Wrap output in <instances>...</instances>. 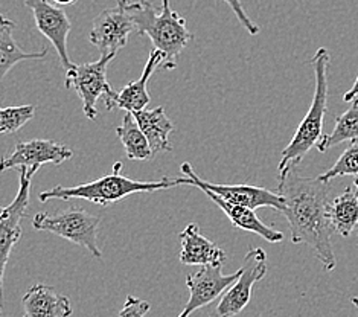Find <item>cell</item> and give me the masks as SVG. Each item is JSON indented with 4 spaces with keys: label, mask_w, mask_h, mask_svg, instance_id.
<instances>
[{
    "label": "cell",
    "mask_w": 358,
    "mask_h": 317,
    "mask_svg": "<svg viewBox=\"0 0 358 317\" xmlns=\"http://www.w3.org/2000/svg\"><path fill=\"white\" fill-rule=\"evenodd\" d=\"M331 227L340 237H349L358 227V190L348 186L343 194L331 200L328 208Z\"/></svg>",
    "instance_id": "obj_19"
},
{
    "label": "cell",
    "mask_w": 358,
    "mask_h": 317,
    "mask_svg": "<svg viewBox=\"0 0 358 317\" xmlns=\"http://www.w3.org/2000/svg\"><path fill=\"white\" fill-rule=\"evenodd\" d=\"M180 171L183 173L185 178L183 185H189L199 188L201 191H209L217 194L220 199H223L229 203L240 204L250 209H261V208H270L282 213L285 208V199L278 192H273L266 188L252 186V185H221V183H212L206 180L200 178L195 174L194 168L187 162H183L180 165Z\"/></svg>",
    "instance_id": "obj_6"
},
{
    "label": "cell",
    "mask_w": 358,
    "mask_h": 317,
    "mask_svg": "<svg viewBox=\"0 0 358 317\" xmlns=\"http://www.w3.org/2000/svg\"><path fill=\"white\" fill-rule=\"evenodd\" d=\"M73 151L64 143L50 139L20 141L15 143L14 150L2 159V171L11 168H28L38 171L41 165L54 164L62 165L71 160Z\"/></svg>",
    "instance_id": "obj_13"
},
{
    "label": "cell",
    "mask_w": 358,
    "mask_h": 317,
    "mask_svg": "<svg viewBox=\"0 0 358 317\" xmlns=\"http://www.w3.org/2000/svg\"><path fill=\"white\" fill-rule=\"evenodd\" d=\"M351 302L358 308V297H352V299H351Z\"/></svg>",
    "instance_id": "obj_30"
},
{
    "label": "cell",
    "mask_w": 358,
    "mask_h": 317,
    "mask_svg": "<svg viewBox=\"0 0 358 317\" xmlns=\"http://www.w3.org/2000/svg\"><path fill=\"white\" fill-rule=\"evenodd\" d=\"M358 139V98L345 113L336 118V127L329 134H323L317 143V150L325 153L342 142H357Z\"/></svg>",
    "instance_id": "obj_22"
},
{
    "label": "cell",
    "mask_w": 358,
    "mask_h": 317,
    "mask_svg": "<svg viewBox=\"0 0 358 317\" xmlns=\"http://www.w3.org/2000/svg\"><path fill=\"white\" fill-rule=\"evenodd\" d=\"M24 5L32 11L36 28L54 45L66 72L71 71L75 64L67 52V37L72 31V22L63 8H58L50 0H24Z\"/></svg>",
    "instance_id": "obj_12"
},
{
    "label": "cell",
    "mask_w": 358,
    "mask_h": 317,
    "mask_svg": "<svg viewBox=\"0 0 358 317\" xmlns=\"http://www.w3.org/2000/svg\"><path fill=\"white\" fill-rule=\"evenodd\" d=\"M127 3L129 0H117L116 6L107 8L93 20L89 40L99 49L101 57L116 55L129 43L131 34L136 32V24L127 10Z\"/></svg>",
    "instance_id": "obj_9"
},
{
    "label": "cell",
    "mask_w": 358,
    "mask_h": 317,
    "mask_svg": "<svg viewBox=\"0 0 358 317\" xmlns=\"http://www.w3.org/2000/svg\"><path fill=\"white\" fill-rule=\"evenodd\" d=\"M220 2H224L230 10H232V13L236 15L238 22L241 23V27L250 34L252 37H257L259 34V27L257 23H255L249 15H247L244 6H243V2L241 0H220Z\"/></svg>",
    "instance_id": "obj_25"
},
{
    "label": "cell",
    "mask_w": 358,
    "mask_h": 317,
    "mask_svg": "<svg viewBox=\"0 0 358 317\" xmlns=\"http://www.w3.org/2000/svg\"><path fill=\"white\" fill-rule=\"evenodd\" d=\"M136 121L142 128L143 134L147 136L152 154L168 153L171 151V142H169V134L174 130V124L165 113L164 107H156L152 110H141L133 113Z\"/></svg>",
    "instance_id": "obj_18"
},
{
    "label": "cell",
    "mask_w": 358,
    "mask_h": 317,
    "mask_svg": "<svg viewBox=\"0 0 358 317\" xmlns=\"http://www.w3.org/2000/svg\"><path fill=\"white\" fill-rule=\"evenodd\" d=\"M116 55L101 57L98 62L73 66L66 72V89H75L83 102L84 116L90 121L98 118V99L104 98L113 89L107 81L108 64Z\"/></svg>",
    "instance_id": "obj_7"
},
{
    "label": "cell",
    "mask_w": 358,
    "mask_h": 317,
    "mask_svg": "<svg viewBox=\"0 0 358 317\" xmlns=\"http://www.w3.org/2000/svg\"><path fill=\"white\" fill-rule=\"evenodd\" d=\"M116 134L122 142L127 157L130 160H150L155 156L147 136L143 134L133 113H127L124 116L122 124L116 128Z\"/></svg>",
    "instance_id": "obj_21"
},
{
    "label": "cell",
    "mask_w": 358,
    "mask_h": 317,
    "mask_svg": "<svg viewBox=\"0 0 358 317\" xmlns=\"http://www.w3.org/2000/svg\"><path fill=\"white\" fill-rule=\"evenodd\" d=\"M36 106L3 107L0 110V133L10 134L19 132L36 116Z\"/></svg>",
    "instance_id": "obj_24"
},
{
    "label": "cell",
    "mask_w": 358,
    "mask_h": 317,
    "mask_svg": "<svg viewBox=\"0 0 358 317\" xmlns=\"http://www.w3.org/2000/svg\"><path fill=\"white\" fill-rule=\"evenodd\" d=\"M150 302L142 301V299L134 296H127L122 310L119 311V317H145V314L150 311Z\"/></svg>",
    "instance_id": "obj_26"
},
{
    "label": "cell",
    "mask_w": 358,
    "mask_h": 317,
    "mask_svg": "<svg viewBox=\"0 0 358 317\" xmlns=\"http://www.w3.org/2000/svg\"><path fill=\"white\" fill-rule=\"evenodd\" d=\"M357 98H358V76H357V80H355L352 87L349 89L343 95V101L345 102H354Z\"/></svg>",
    "instance_id": "obj_27"
},
{
    "label": "cell",
    "mask_w": 358,
    "mask_h": 317,
    "mask_svg": "<svg viewBox=\"0 0 358 317\" xmlns=\"http://www.w3.org/2000/svg\"><path fill=\"white\" fill-rule=\"evenodd\" d=\"M180 262L185 265H223L227 255L200 232L199 225L189 223L180 234Z\"/></svg>",
    "instance_id": "obj_15"
},
{
    "label": "cell",
    "mask_w": 358,
    "mask_h": 317,
    "mask_svg": "<svg viewBox=\"0 0 358 317\" xmlns=\"http://www.w3.org/2000/svg\"><path fill=\"white\" fill-rule=\"evenodd\" d=\"M243 273L232 287L220 299L209 317H235L240 314L252 299L253 286L267 275V255L261 247L250 248L243 261Z\"/></svg>",
    "instance_id": "obj_8"
},
{
    "label": "cell",
    "mask_w": 358,
    "mask_h": 317,
    "mask_svg": "<svg viewBox=\"0 0 358 317\" xmlns=\"http://www.w3.org/2000/svg\"><path fill=\"white\" fill-rule=\"evenodd\" d=\"M122 164L117 162L113 167V173H110L98 180L76 186H54L52 190L40 192L38 200L46 203L49 200H73L81 199L98 206H108L121 202L127 197L141 192H156L171 190V188L183 185L182 178H168L164 177L157 182H138L125 177L122 173Z\"/></svg>",
    "instance_id": "obj_3"
},
{
    "label": "cell",
    "mask_w": 358,
    "mask_h": 317,
    "mask_svg": "<svg viewBox=\"0 0 358 317\" xmlns=\"http://www.w3.org/2000/svg\"><path fill=\"white\" fill-rule=\"evenodd\" d=\"M131 14L138 36H148L155 49L165 55L164 69L173 71L177 67V58L182 50L194 40V34L187 29L186 19L174 11L169 0H162L156 8L148 0L127 3Z\"/></svg>",
    "instance_id": "obj_2"
},
{
    "label": "cell",
    "mask_w": 358,
    "mask_h": 317,
    "mask_svg": "<svg viewBox=\"0 0 358 317\" xmlns=\"http://www.w3.org/2000/svg\"><path fill=\"white\" fill-rule=\"evenodd\" d=\"M331 55L327 48H319L311 58L310 64L314 67L315 87L308 113L305 115L302 122L297 127L293 139L280 153V162L278 165V173L284 174L285 171L296 168L303 160L313 147H317L322 139L323 121L328 111V67Z\"/></svg>",
    "instance_id": "obj_4"
},
{
    "label": "cell",
    "mask_w": 358,
    "mask_h": 317,
    "mask_svg": "<svg viewBox=\"0 0 358 317\" xmlns=\"http://www.w3.org/2000/svg\"><path fill=\"white\" fill-rule=\"evenodd\" d=\"M22 305L23 317H71L73 314L71 299L45 284L31 287L22 297Z\"/></svg>",
    "instance_id": "obj_16"
},
{
    "label": "cell",
    "mask_w": 358,
    "mask_h": 317,
    "mask_svg": "<svg viewBox=\"0 0 358 317\" xmlns=\"http://www.w3.org/2000/svg\"><path fill=\"white\" fill-rule=\"evenodd\" d=\"M54 3L59 5V6H71V5H75L78 0H52Z\"/></svg>",
    "instance_id": "obj_28"
},
{
    "label": "cell",
    "mask_w": 358,
    "mask_h": 317,
    "mask_svg": "<svg viewBox=\"0 0 358 317\" xmlns=\"http://www.w3.org/2000/svg\"><path fill=\"white\" fill-rule=\"evenodd\" d=\"M15 23L10 19L2 17V24H0V78H5V75L10 72L13 67L27 59H43L48 55V48H41L37 52H24V50L17 45L13 36Z\"/></svg>",
    "instance_id": "obj_20"
},
{
    "label": "cell",
    "mask_w": 358,
    "mask_h": 317,
    "mask_svg": "<svg viewBox=\"0 0 358 317\" xmlns=\"http://www.w3.org/2000/svg\"><path fill=\"white\" fill-rule=\"evenodd\" d=\"M37 171L20 168L19 174V191L15 199L2 209L0 213V284L3 286V276L8 260L14 246L19 243L22 237L20 223L29 208L31 199V182Z\"/></svg>",
    "instance_id": "obj_10"
},
{
    "label": "cell",
    "mask_w": 358,
    "mask_h": 317,
    "mask_svg": "<svg viewBox=\"0 0 358 317\" xmlns=\"http://www.w3.org/2000/svg\"><path fill=\"white\" fill-rule=\"evenodd\" d=\"M223 265H204L199 272L186 276V287L189 288V301L183 311L177 317H189L194 311L210 305L240 279L243 269H238L232 275H224Z\"/></svg>",
    "instance_id": "obj_11"
},
{
    "label": "cell",
    "mask_w": 358,
    "mask_h": 317,
    "mask_svg": "<svg viewBox=\"0 0 358 317\" xmlns=\"http://www.w3.org/2000/svg\"><path fill=\"white\" fill-rule=\"evenodd\" d=\"M343 176H358V142H351L336 164L323 174L317 176V178L323 183H329L332 178Z\"/></svg>",
    "instance_id": "obj_23"
},
{
    "label": "cell",
    "mask_w": 358,
    "mask_h": 317,
    "mask_svg": "<svg viewBox=\"0 0 358 317\" xmlns=\"http://www.w3.org/2000/svg\"><path fill=\"white\" fill-rule=\"evenodd\" d=\"M99 223L101 217L92 216L81 208H71L57 213H37L32 220V227L40 232L62 237L76 246L87 248L96 258H102V252L98 246Z\"/></svg>",
    "instance_id": "obj_5"
},
{
    "label": "cell",
    "mask_w": 358,
    "mask_h": 317,
    "mask_svg": "<svg viewBox=\"0 0 358 317\" xmlns=\"http://www.w3.org/2000/svg\"><path fill=\"white\" fill-rule=\"evenodd\" d=\"M203 192L206 194L209 199L226 213L227 218L232 221V225L235 227L245 230V232L257 234V235H259L261 238H264L266 241H268L271 244L280 243L284 239L282 232H279V230H275V229H271L270 226L264 225V223L258 218L257 212H255L253 209L245 208V206H240V204L229 203L223 199H220V197L214 192H209V191H203Z\"/></svg>",
    "instance_id": "obj_17"
},
{
    "label": "cell",
    "mask_w": 358,
    "mask_h": 317,
    "mask_svg": "<svg viewBox=\"0 0 358 317\" xmlns=\"http://www.w3.org/2000/svg\"><path fill=\"white\" fill-rule=\"evenodd\" d=\"M354 186L358 190V176H357L355 180H354ZM357 229H358V227H357ZM357 232H358V230H357ZM357 244H358V234H357Z\"/></svg>",
    "instance_id": "obj_29"
},
{
    "label": "cell",
    "mask_w": 358,
    "mask_h": 317,
    "mask_svg": "<svg viewBox=\"0 0 358 317\" xmlns=\"http://www.w3.org/2000/svg\"><path fill=\"white\" fill-rule=\"evenodd\" d=\"M278 180V194L285 199L282 213L288 221L292 241L310 246L323 269L334 270L337 261L331 241L334 230L328 216L329 183L320 182L317 177H303L296 168L279 174Z\"/></svg>",
    "instance_id": "obj_1"
},
{
    "label": "cell",
    "mask_w": 358,
    "mask_h": 317,
    "mask_svg": "<svg viewBox=\"0 0 358 317\" xmlns=\"http://www.w3.org/2000/svg\"><path fill=\"white\" fill-rule=\"evenodd\" d=\"M165 63V55L157 49H152L148 57V62L143 67V72L138 80L129 83L121 92L112 90L110 93L102 98L104 99V104L107 110H115V108H122L127 110V113H136V111H141L147 108L150 104V93L147 90V84L151 78V75L155 73L157 67L164 66Z\"/></svg>",
    "instance_id": "obj_14"
}]
</instances>
